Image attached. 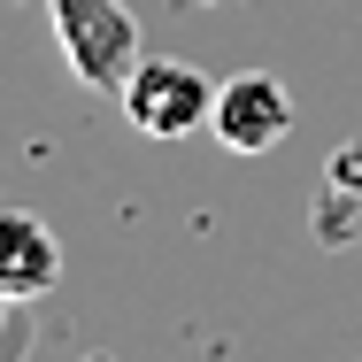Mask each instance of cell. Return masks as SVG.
<instances>
[{
	"instance_id": "6da1fadb",
	"label": "cell",
	"mask_w": 362,
	"mask_h": 362,
	"mask_svg": "<svg viewBox=\"0 0 362 362\" xmlns=\"http://www.w3.org/2000/svg\"><path fill=\"white\" fill-rule=\"evenodd\" d=\"M47 23H54V47L70 62L77 85L93 93H124V77L139 70V16L124 0H47Z\"/></svg>"
},
{
	"instance_id": "8992f818",
	"label": "cell",
	"mask_w": 362,
	"mask_h": 362,
	"mask_svg": "<svg viewBox=\"0 0 362 362\" xmlns=\"http://www.w3.org/2000/svg\"><path fill=\"white\" fill-rule=\"evenodd\" d=\"M0 308H8V300H0Z\"/></svg>"
},
{
	"instance_id": "5b68a950",
	"label": "cell",
	"mask_w": 362,
	"mask_h": 362,
	"mask_svg": "<svg viewBox=\"0 0 362 362\" xmlns=\"http://www.w3.org/2000/svg\"><path fill=\"white\" fill-rule=\"evenodd\" d=\"M324 185H347V193H362V139H347L332 162H324Z\"/></svg>"
},
{
	"instance_id": "3957f363",
	"label": "cell",
	"mask_w": 362,
	"mask_h": 362,
	"mask_svg": "<svg viewBox=\"0 0 362 362\" xmlns=\"http://www.w3.org/2000/svg\"><path fill=\"white\" fill-rule=\"evenodd\" d=\"M209 132H216L223 154H270V146H286V132H293V93L270 70H239L231 85H216Z\"/></svg>"
},
{
	"instance_id": "7a4b0ae2",
	"label": "cell",
	"mask_w": 362,
	"mask_h": 362,
	"mask_svg": "<svg viewBox=\"0 0 362 362\" xmlns=\"http://www.w3.org/2000/svg\"><path fill=\"white\" fill-rule=\"evenodd\" d=\"M116 100H124L132 132H146V139H185V132H209V116H216V85L170 54H139V70L124 77Z\"/></svg>"
},
{
	"instance_id": "277c9868",
	"label": "cell",
	"mask_w": 362,
	"mask_h": 362,
	"mask_svg": "<svg viewBox=\"0 0 362 362\" xmlns=\"http://www.w3.org/2000/svg\"><path fill=\"white\" fill-rule=\"evenodd\" d=\"M62 278V247L54 231L31 216V209H0V300L23 308V300H47Z\"/></svg>"
}]
</instances>
